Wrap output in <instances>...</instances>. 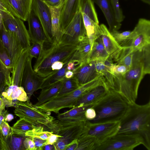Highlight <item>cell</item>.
<instances>
[{
  "label": "cell",
  "mask_w": 150,
  "mask_h": 150,
  "mask_svg": "<svg viewBox=\"0 0 150 150\" xmlns=\"http://www.w3.org/2000/svg\"><path fill=\"white\" fill-rule=\"evenodd\" d=\"M150 73V45L134 51L128 71L115 80V90L130 103H136L140 83Z\"/></svg>",
  "instance_id": "6da1fadb"
},
{
  "label": "cell",
  "mask_w": 150,
  "mask_h": 150,
  "mask_svg": "<svg viewBox=\"0 0 150 150\" xmlns=\"http://www.w3.org/2000/svg\"><path fill=\"white\" fill-rule=\"evenodd\" d=\"M117 133L135 135L142 140L143 145L150 150V101L143 105L130 103L120 121Z\"/></svg>",
  "instance_id": "7a4b0ae2"
},
{
  "label": "cell",
  "mask_w": 150,
  "mask_h": 150,
  "mask_svg": "<svg viewBox=\"0 0 150 150\" xmlns=\"http://www.w3.org/2000/svg\"><path fill=\"white\" fill-rule=\"evenodd\" d=\"M49 46L44 45L33 66V70L42 78H45L53 72L51 67L57 61L64 63L72 61L77 49V45H68L60 43H49Z\"/></svg>",
  "instance_id": "3957f363"
},
{
  "label": "cell",
  "mask_w": 150,
  "mask_h": 150,
  "mask_svg": "<svg viewBox=\"0 0 150 150\" xmlns=\"http://www.w3.org/2000/svg\"><path fill=\"white\" fill-rule=\"evenodd\" d=\"M130 103L120 93L109 89L106 94L92 107L96 113L92 123L120 121Z\"/></svg>",
  "instance_id": "277c9868"
},
{
  "label": "cell",
  "mask_w": 150,
  "mask_h": 150,
  "mask_svg": "<svg viewBox=\"0 0 150 150\" xmlns=\"http://www.w3.org/2000/svg\"><path fill=\"white\" fill-rule=\"evenodd\" d=\"M104 81L103 77L101 75L72 91L59 96H55L47 102L36 107L45 112L50 113L51 112H53L59 114V111L62 109L74 107L83 95Z\"/></svg>",
  "instance_id": "5b68a950"
},
{
  "label": "cell",
  "mask_w": 150,
  "mask_h": 150,
  "mask_svg": "<svg viewBox=\"0 0 150 150\" xmlns=\"http://www.w3.org/2000/svg\"><path fill=\"white\" fill-rule=\"evenodd\" d=\"M87 120L79 121L54 120L43 126L53 134L61 137L54 144L55 150H64L68 144L78 139L85 132Z\"/></svg>",
  "instance_id": "8992f818"
},
{
  "label": "cell",
  "mask_w": 150,
  "mask_h": 150,
  "mask_svg": "<svg viewBox=\"0 0 150 150\" xmlns=\"http://www.w3.org/2000/svg\"><path fill=\"white\" fill-rule=\"evenodd\" d=\"M14 107L16 115L20 118H24L34 125L45 126L55 120L50 113L40 110L29 100L19 101Z\"/></svg>",
  "instance_id": "52a82bcc"
},
{
  "label": "cell",
  "mask_w": 150,
  "mask_h": 150,
  "mask_svg": "<svg viewBox=\"0 0 150 150\" xmlns=\"http://www.w3.org/2000/svg\"><path fill=\"white\" fill-rule=\"evenodd\" d=\"M142 144L137 136L117 133L100 144L96 150H133Z\"/></svg>",
  "instance_id": "ba28073f"
},
{
  "label": "cell",
  "mask_w": 150,
  "mask_h": 150,
  "mask_svg": "<svg viewBox=\"0 0 150 150\" xmlns=\"http://www.w3.org/2000/svg\"><path fill=\"white\" fill-rule=\"evenodd\" d=\"M86 36L82 14L80 9L63 32L59 43L64 45H77Z\"/></svg>",
  "instance_id": "9c48e42d"
},
{
  "label": "cell",
  "mask_w": 150,
  "mask_h": 150,
  "mask_svg": "<svg viewBox=\"0 0 150 150\" xmlns=\"http://www.w3.org/2000/svg\"><path fill=\"white\" fill-rule=\"evenodd\" d=\"M120 124V121L92 123L87 120L83 133L94 137L99 145L117 133Z\"/></svg>",
  "instance_id": "30bf717a"
},
{
  "label": "cell",
  "mask_w": 150,
  "mask_h": 150,
  "mask_svg": "<svg viewBox=\"0 0 150 150\" xmlns=\"http://www.w3.org/2000/svg\"><path fill=\"white\" fill-rule=\"evenodd\" d=\"M150 45V21L140 18L132 31L131 39L126 46L130 47L134 51Z\"/></svg>",
  "instance_id": "8fae6325"
},
{
  "label": "cell",
  "mask_w": 150,
  "mask_h": 150,
  "mask_svg": "<svg viewBox=\"0 0 150 150\" xmlns=\"http://www.w3.org/2000/svg\"><path fill=\"white\" fill-rule=\"evenodd\" d=\"M3 23L6 28L18 38L24 50L30 47L28 31L23 21L11 14L4 13Z\"/></svg>",
  "instance_id": "7c38bea8"
},
{
  "label": "cell",
  "mask_w": 150,
  "mask_h": 150,
  "mask_svg": "<svg viewBox=\"0 0 150 150\" xmlns=\"http://www.w3.org/2000/svg\"><path fill=\"white\" fill-rule=\"evenodd\" d=\"M33 58L28 56L27 58L21 81L22 87L30 100L31 96L36 91L39 89L42 78L35 72L32 65Z\"/></svg>",
  "instance_id": "4fadbf2b"
},
{
  "label": "cell",
  "mask_w": 150,
  "mask_h": 150,
  "mask_svg": "<svg viewBox=\"0 0 150 150\" xmlns=\"http://www.w3.org/2000/svg\"><path fill=\"white\" fill-rule=\"evenodd\" d=\"M0 38L8 52L12 69L24 49L18 38L7 30L4 24L0 33Z\"/></svg>",
  "instance_id": "5bb4252c"
},
{
  "label": "cell",
  "mask_w": 150,
  "mask_h": 150,
  "mask_svg": "<svg viewBox=\"0 0 150 150\" xmlns=\"http://www.w3.org/2000/svg\"><path fill=\"white\" fill-rule=\"evenodd\" d=\"M32 8L38 17L42 25L47 42H52L51 15L49 8L43 0H33Z\"/></svg>",
  "instance_id": "9a60e30c"
},
{
  "label": "cell",
  "mask_w": 150,
  "mask_h": 150,
  "mask_svg": "<svg viewBox=\"0 0 150 150\" xmlns=\"http://www.w3.org/2000/svg\"><path fill=\"white\" fill-rule=\"evenodd\" d=\"M8 11L23 21H27L33 0H0Z\"/></svg>",
  "instance_id": "2e32d148"
},
{
  "label": "cell",
  "mask_w": 150,
  "mask_h": 150,
  "mask_svg": "<svg viewBox=\"0 0 150 150\" xmlns=\"http://www.w3.org/2000/svg\"><path fill=\"white\" fill-rule=\"evenodd\" d=\"M27 21L30 42L32 44L38 43L42 45L47 42L46 38L41 23L32 7Z\"/></svg>",
  "instance_id": "e0dca14e"
},
{
  "label": "cell",
  "mask_w": 150,
  "mask_h": 150,
  "mask_svg": "<svg viewBox=\"0 0 150 150\" xmlns=\"http://www.w3.org/2000/svg\"><path fill=\"white\" fill-rule=\"evenodd\" d=\"M73 72V76L76 79L79 86L101 75L97 71L94 61L86 62L79 65Z\"/></svg>",
  "instance_id": "ac0fdd59"
},
{
  "label": "cell",
  "mask_w": 150,
  "mask_h": 150,
  "mask_svg": "<svg viewBox=\"0 0 150 150\" xmlns=\"http://www.w3.org/2000/svg\"><path fill=\"white\" fill-rule=\"evenodd\" d=\"M81 0H64L60 19V28L62 34L80 10Z\"/></svg>",
  "instance_id": "d6986e66"
},
{
  "label": "cell",
  "mask_w": 150,
  "mask_h": 150,
  "mask_svg": "<svg viewBox=\"0 0 150 150\" xmlns=\"http://www.w3.org/2000/svg\"><path fill=\"white\" fill-rule=\"evenodd\" d=\"M6 107H14L19 101H25L28 98L23 88L17 85H11L1 94Z\"/></svg>",
  "instance_id": "ffe728a7"
},
{
  "label": "cell",
  "mask_w": 150,
  "mask_h": 150,
  "mask_svg": "<svg viewBox=\"0 0 150 150\" xmlns=\"http://www.w3.org/2000/svg\"><path fill=\"white\" fill-rule=\"evenodd\" d=\"M108 91L109 88L104 81L83 95L78 100L74 106L95 103L104 96Z\"/></svg>",
  "instance_id": "44dd1931"
},
{
  "label": "cell",
  "mask_w": 150,
  "mask_h": 150,
  "mask_svg": "<svg viewBox=\"0 0 150 150\" xmlns=\"http://www.w3.org/2000/svg\"><path fill=\"white\" fill-rule=\"evenodd\" d=\"M103 13L109 27V30L111 32L118 30L121 24L116 19L110 0H94Z\"/></svg>",
  "instance_id": "7402d4cb"
},
{
  "label": "cell",
  "mask_w": 150,
  "mask_h": 150,
  "mask_svg": "<svg viewBox=\"0 0 150 150\" xmlns=\"http://www.w3.org/2000/svg\"><path fill=\"white\" fill-rule=\"evenodd\" d=\"M64 0L59 5L52 6L47 4L51 15L52 42L59 43L62 36L60 28V19Z\"/></svg>",
  "instance_id": "603a6c76"
},
{
  "label": "cell",
  "mask_w": 150,
  "mask_h": 150,
  "mask_svg": "<svg viewBox=\"0 0 150 150\" xmlns=\"http://www.w3.org/2000/svg\"><path fill=\"white\" fill-rule=\"evenodd\" d=\"M95 103L89 104L73 107L69 110L63 113H59L57 119L60 120H74L86 121L85 112L88 108L92 107Z\"/></svg>",
  "instance_id": "cb8c5ba5"
},
{
  "label": "cell",
  "mask_w": 150,
  "mask_h": 150,
  "mask_svg": "<svg viewBox=\"0 0 150 150\" xmlns=\"http://www.w3.org/2000/svg\"><path fill=\"white\" fill-rule=\"evenodd\" d=\"M100 26V38L104 47L110 57L116 53L122 47L115 40L111 33L104 24Z\"/></svg>",
  "instance_id": "d4e9b609"
},
{
  "label": "cell",
  "mask_w": 150,
  "mask_h": 150,
  "mask_svg": "<svg viewBox=\"0 0 150 150\" xmlns=\"http://www.w3.org/2000/svg\"><path fill=\"white\" fill-rule=\"evenodd\" d=\"M29 48L24 50L17 62L12 69L11 85L21 86L23 71L28 56Z\"/></svg>",
  "instance_id": "484cf974"
},
{
  "label": "cell",
  "mask_w": 150,
  "mask_h": 150,
  "mask_svg": "<svg viewBox=\"0 0 150 150\" xmlns=\"http://www.w3.org/2000/svg\"><path fill=\"white\" fill-rule=\"evenodd\" d=\"M82 14L87 36L91 49L95 41L100 35V26L85 14L83 13Z\"/></svg>",
  "instance_id": "4316f807"
},
{
  "label": "cell",
  "mask_w": 150,
  "mask_h": 150,
  "mask_svg": "<svg viewBox=\"0 0 150 150\" xmlns=\"http://www.w3.org/2000/svg\"><path fill=\"white\" fill-rule=\"evenodd\" d=\"M134 51L129 46L122 47L116 53L110 57L115 64L130 67Z\"/></svg>",
  "instance_id": "83f0119b"
},
{
  "label": "cell",
  "mask_w": 150,
  "mask_h": 150,
  "mask_svg": "<svg viewBox=\"0 0 150 150\" xmlns=\"http://www.w3.org/2000/svg\"><path fill=\"white\" fill-rule=\"evenodd\" d=\"M91 50V45L86 36L78 44L77 50L72 61L78 62L79 65L86 62Z\"/></svg>",
  "instance_id": "f1b7e54d"
},
{
  "label": "cell",
  "mask_w": 150,
  "mask_h": 150,
  "mask_svg": "<svg viewBox=\"0 0 150 150\" xmlns=\"http://www.w3.org/2000/svg\"><path fill=\"white\" fill-rule=\"evenodd\" d=\"M110 57L99 37L94 42L88 57L87 62L108 59Z\"/></svg>",
  "instance_id": "f546056e"
},
{
  "label": "cell",
  "mask_w": 150,
  "mask_h": 150,
  "mask_svg": "<svg viewBox=\"0 0 150 150\" xmlns=\"http://www.w3.org/2000/svg\"><path fill=\"white\" fill-rule=\"evenodd\" d=\"M62 80L59 81L49 87L42 90L38 98V101L34 105L39 106L47 102L55 96L60 91Z\"/></svg>",
  "instance_id": "4dcf8cb0"
},
{
  "label": "cell",
  "mask_w": 150,
  "mask_h": 150,
  "mask_svg": "<svg viewBox=\"0 0 150 150\" xmlns=\"http://www.w3.org/2000/svg\"><path fill=\"white\" fill-rule=\"evenodd\" d=\"M65 63L61 69L54 71L48 76L42 78L39 89H43L52 86L58 82L62 81L65 78L67 63Z\"/></svg>",
  "instance_id": "1f68e13d"
},
{
  "label": "cell",
  "mask_w": 150,
  "mask_h": 150,
  "mask_svg": "<svg viewBox=\"0 0 150 150\" xmlns=\"http://www.w3.org/2000/svg\"><path fill=\"white\" fill-rule=\"evenodd\" d=\"M105 60L106 59L94 61L96 68L98 72L103 77L105 84L108 88L115 91V86L114 76L110 72L106 65L105 63Z\"/></svg>",
  "instance_id": "d6a6232c"
},
{
  "label": "cell",
  "mask_w": 150,
  "mask_h": 150,
  "mask_svg": "<svg viewBox=\"0 0 150 150\" xmlns=\"http://www.w3.org/2000/svg\"><path fill=\"white\" fill-rule=\"evenodd\" d=\"M12 68L6 66L0 59V96L11 84V73Z\"/></svg>",
  "instance_id": "836d02e7"
},
{
  "label": "cell",
  "mask_w": 150,
  "mask_h": 150,
  "mask_svg": "<svg viewBox=\"0 0 150 150\" xmlns=\"http://www.w3.org/2000/svg\"><path fill=\"white\" fill-rule=\"evenodd\" d=\"M26 137L25 134L13 133L6 141L5 150H25L23 142Z\"/></svg>",
  "instance_id": "e575fe53"
},
{
  "label": "cell",
  "mask_w": 150,
  "mask_h": 150,
  "mask_svg": "<svg viewBox=\"0 0 150 150\" xmlns=\"http://www.w3.org/2000/svg\"><path fill=\"white\" fill-rule=\"evenodd\" d=\"M78 145L76 150H96L98 143L96 138L84 133L77 139Z\"/></svg>",
  "instance_id": "d590c367"
},
{
  "label": "cell",
  "mask_w": 150,
  "mask_h": 150,
  "mask_svg": "<svg viewBox=\"0 0 150 150\" xmlns=\"http://www.w3.org/2000/svg\"><path fill=\"white\" fill-rule=\"evenodd\" d=\"M80 9L82 13L85 14L93 21L99 24L97 13L92 0H81Z\"/></svg>",
  "instance_id": "8d00e7d4"
},
{
  "label": "cell",
  "mask_w": 150,
  "mask_h": 150,
  "mask_svg": "<svg viewBox=\"0 0 150 150\" xmlns=\"http://www.w3.org/2000/svg\"><path fill=\"white\" fill-rule=\"evenodd\" d=\"M105 63L109 71L114 76L115 89L116 79L125 74L129 70L130 66L115 64L112 62V61L110 57L105 60Z\"/></svg>",
  "instance_id": "74e56055"
},
{
  "label": "cell",
  "mask_w": 150,
  "mask_h": 150,
  "mask_svg": "<svg viewBox=\"0 0 150 150\" xmlns=\"http://www.w3.org/2000/svg\"><path fill=\"white\" fill-rule=\"evenodd\" d=\"M79 86L76 79L73 76L69 79L65 77L62 80L61 88L55 96H59L72 91Z\"/></svg>",
  "instance_id": "f35d334b"
},
{
  "label": "cell",
  "mask_w": 150,
  "mask_h": 150,
  "mask_svg": "<svg viewBox=\"0 0 150 150\" xmlns=\"http://www.w3.org/2000/svg\"><path fill=\"white\" fill-rule=\"evenodd\" d=\"M34 126L23 118H20L11 128L14 133L25 134L27 132L33 129Z\"/></svg>",
  "instance_id": "ab89813d"
},
{
  "label": "cell",
  "mask_w": 150,
  "mask_h": 150,
  "mask_svg": "<svg viewBox=\"0 0 150 150\" xmlns=\"http://www.w3.org/2000/svg\"><path fill=\"white\" fill-rule=\"evenodd\" d=\"M53 133L50 131H45L42 125H35L33 129L27 132L25 136L28 137H36L47 140Z\"/></svg>",
  "instance_id": "60d3db41"
},
{
  "label": "cell",
  "mask_w": 150,
  "mask_h": 150,
  "mask_svg": "<svg viewBox=\"0 0 150 150\" xmlns=\"http://www.w3.org/2000/svg\"><path fill=\"white\" fill-rule=\"evenodd\" d=\"M110 33L116 41L122 47L127 46L131 39L132 31L120 33L115 30Z\"/></svg>",
  "instance_id": "b9f144b4"
},
{
  "label": "cell",
  "mask_w": 150,
  "mask_h": 150,
  "mask_svg": "<svg viewBox=\"0 0 150 150\" xmlns=\"http://www.w3.org/2000/svg\"><path fill=\"white\" fill-rule=\"evenodd\" d=\"M0 135L2 143L3 150H5V144L7 139L13 133L11 128L7 122L4 121L0 126Z\"/></svg>",
  "instance_id": "7bdbcfd3"
},
{
  "label": "cell",
  "mask_w": 150,
  "mask_h": 150,
  "mask_svg": "<svg viewBox=\"0 0 150 150\" xmlns=\"http://www.w3.org/2000/svg\"><path fill=\"white\" fill-rule=\"evenodd\" d=\"M0 59L6 66L12 68L8 52L0 38Z\"/></svg>",
  "instance_id": "ee69618b"
},
{
  "label": "cell",
  "mask_w": 150,
  "mask_h": 150,
  "mask_svg": "<svg viewBox=\"0 0 150 150\" xmlns=\"http://www.w3.org/2000/svg\"><path fill=\"white\" fill-rule=\"evenodd\" d=\"M117 21L121 23L124 20L125 16L120 8L119 0H110Z\"/></svg>",
  "instance_id": "f6af8a7d"
},
{
  "label": "cell",
  "mask_w": 150,
  "mask_h": 150,
  "mask_svg": "<svg viewBox=\"0 0 150 150\" xmlns=\"http://www.w3.org/2000/svg\"><path fill=\"white\" fill-rule=\"evenodd\" d=\"M44 45L38 43H33L29 48V55L33 58L37 59L40 55L43 47Z\"/></svg>",
  "instance_id": "bcb514c9"
},
{
  "label": "cell",
  "mask_w": 150,
  "mask_h": 150,
  "mask_svg": "<svg viewBox=\"0 0 150 150\" xmlns=\"http://www.w3.org/2000/svg\"><path fill=\"white\" fill-rule=\"evenodd\" d=\"M29 138H31L34 143V150H42L44 146L47 145V140L34 137Z\"/></svg>",
  "instance_id": "7dc6e473"
},
{
  "label": "cell",
  "mask_w": 150,
  "mask_h": 150,
  "mask_svg": "<svg viewBox=\"0 0 150 150\" xmlns=\"http://www.w3.org/2000/svg\"><path fill=\"white\" fill-rule=\"evenodd\" d=\"M85 116L86 119L89 121L94 119L96 116V113L93 107L88 108L85 112Z\"/></svg>",
  "instance_id": "c3c4849f"
},
{
  "label": "cell",
  "mask_w": 150,
  "mask_h": 150,
  "mask_svg": "<svg viewBox=\"0 0 150 150\" xmlns=\"http://www.w3.org/2000/svg\"><path fill=\"white\" fill-rule=\"evenodd\" d=\"M23 145L25 150H34V143L29 137H26L25 138L23 142Z\"/></svg>",
  "instance_id": "681fc988"
},
{
  "label": "cell",
  "mask_w": 150,
  "mask_h": 150,
  "mask_svg": "<svg viewBox=\"0 0 150 150\" xmlns=\"http://www.w3.org/2000/svg\"><path fill=\"white\" fill-rule=\"evenodd\" d=\"M64 64L61 61L55 62L51 66V70L53 72L58 70L62 68Z\"/></svg>",
  "instance_id": "f907efd6"
},
{
  "label": "cell",
  "mask_w": 150,
  "mask_h": 150,
  "mask_svg": "<svg viewBox=\"0 0 150 150\" xmlns=\"http://www.w3.org/2000/svg\"><path fill=\"white\" fill-rule=\"evenodd\" d=\"M78 145L77 139H75L68 144L64 150H76Z\"/></svg>",
  "instance_id": "816d5d0a"
},
{
  "label": "cell",
  "mask_w": 150,
  "mask_h": 150,
  "mask_svg": "<svg viewBox=\"0 0 150 150\" xmlns=\"http://www.w3.org/2000/svg\"><path fill=\"white\" fill-rule=\"evenodd\" d=\"M61 137L59 135L53 133L47 139V144H54L55 143L59 137Z\"/></svg>",
  "instance_id": "f5cc1de1"
},
{
  "label": "cell",
  "mask_w": 150,
  "mask_h": 150,
  "mask_svg": "<svg viewBox=\"0 0 150 150\" xmlns=\"http://www.w3.org/2000/svg\"><path fill=\"white\" fill-rule=\"evenodd\" d=\"M47 5L52 6L59 5L63 0H43Z\"/></svg>",
  "instance_id": "db71d44e"
},
{
  "label": "cell",
  "mask_w": 150,
  "mask_h": 150,
  "mask_svg": "<svg viewBox=\"0 0 150 150\" xmlns=\"http://www.w3.org/2000/svg\"><path fill=\"white\" fill-rule=\"evenodd\" d=\"M8 113V111L5 109L0 112V126L3 122L5 121V117Z\"/></svg>",
  "instance_id": "11a10c76"
},
{
  "label": "cell",
  "mask_w": 150,
  "mask_h": 150,
  "mask_svg": "<svg viewBox=\"0 0 150 150\" xmlns=\"http://www.w3.org/2000/svg\"><path fill=\"white\" fill-rule=\"evenodd\" d=\"M55 150L54 144H47L44 146L42 150Z\"/></svg>",
  "instance_id": "9f6ffc18"
},
{
  "label": "cell",
  "mask_w": 150,
  "mask_h": 150,
  "mask_svg": "<svg viewBox=\"0 0 150 150\" xmlns=\"http://www.w3.org/2000/svg\"><path fill=\"white\" fill-rule=\"evenodd\" d=\"M74 72L71 70H67L65 73V77L67 79H69L73 77Z\"/></svg>",
  "instance_id": "6f0895ef"
},
{
  "label": "cell",
  "mask_w": 150,
  "mask_h": 150,
  "mask_svg": "<svg viewBox=\"0 0 150 150\" xmlns=\"http://www.w3.org/2000/svg\"><path fill=\"white\" fill-rule=\"evenodd\" d=\"M4 13L0 11V33L3 25Z\"/></svg>",
  "instance_id": "680465c9"
},
{
  "label": "cell",
  "mask_w": 150,
  "mask_h": 150,
  "mask_svg": "<svg viewBox=\"0 0 150 150\" xmlns=\"http://www.w3.org/2000/svg\"><path fill=\"white\" fill-rule=\"evenodd\" d=\"M6 105L2 98L0 96V112L5 109Z\"/></svg>",
  "instance_id": "91938a15"
},
{
  "label": "cell",
  "mask_w": 150,
  "mask_h": 150,
  "mask_svg": "<svg viewBox=\"0 0 150 150\" xmlns=\"http://www.w3.org/2000/svg\"><path fill=\"white\" fill-rule=\"evenodd\" d=\"M0 11L4 13L11 14L7 10L5 7L0 1ZM12 15V14H11Z\"/></svg>",
  "instance_id": "94428289"
},
{
  "label": "cell",
  "mask_w": 150,
  "mask_h": 150,
  "mask_svg": "<svg viewBox=\"0 0 150 150\" xmlns=\"http://www.w3.org/2000/svg\"><path fill=\"white\" fill-rule=\"evenodd\" d=\"M14 118L13 115L11 114L8 113L6 116L5 118V121L6 122H10Z\"/></svg>",
  "instance_id": "6125c7cd"
},
{
  "label": "cell",
  "mask_w": 150,
  "mask_h": 150,
  "mask_svg": "<svg viewBox=\"0 0 150 150\" xmlns=\"http://www.w3.org/2000/svg\"><path fill=\"white\" fill-rule=\"evenodd\" d=\"M0 150H3L1 136H0Z\"/></svg>",
  "instance_id": "be15d7a7"
},
{
  "label": "cell",
  "mask_w": 150,
  "mask_h": 150,
  "mask_svg": "<svg viewBox=\"0 0 150 150\" xmlns=\"http://www.w3.org/2000/svg\"><path fill=\"white\" fill-rule=\"evenodd\" d=\"M142 1L145 3L149 5L150 4V0H141Z\"/></svg>",
  "instance_id": "e7e4bbea"
}]
</instances>
